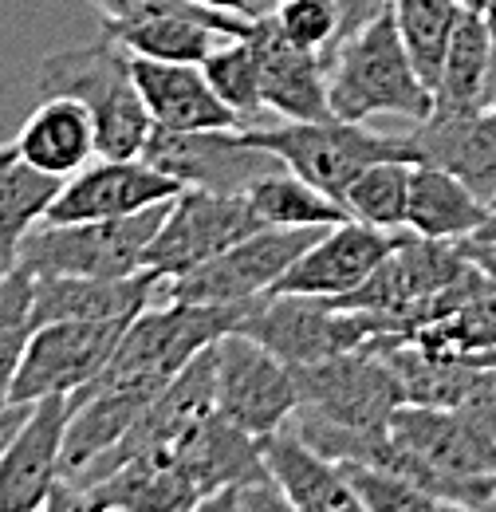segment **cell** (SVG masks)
<instances>
[{
    "instance_id": "cell-1",
    "label": "cell",
    "mask_w": 496,
    "mask_h": 512,
    "mask_svg": "<svg viewBox=\"0 0 496 512\" xmlns=\"http://www.w3.org/2000/svg\"><path fill=\"white\" fill-rule=\"evenodd\" d=\"M40 95H67L79 99L99 134V158H142L154 119L142 103V91L134 83V52L123 48L111 32L83 48H63L44 56Z\"/></svg>"
},
{
    "instance_id": "cell-2",
    "label": "cell",
    "mask_w": 496,
    "mask_h": 512,
    "mask_svg": "<svg viewBox=\"0 0 496 512\" xmlns=\"http://www.w3.org/2000/svg\"><path fill=\"white\" fill-rule=\"evenodd\" d=\"M327 103L335 119L363 123L374 115H402L426 123L434 115V91L410 60L394 12H382L363 32L347 36L327 60Z\"/></svg>"
},
{
    "instance_id": "cell-3",
    "label": "cell",
    "mask_w": 496,
    "mask_h": 512,
    "mask_svg": "<svg viewBox=\"0 0 496 512\" xmlns=\"http://www.w3.org/2000/svg\"><path fill=\"white\" fill-rule=\"evenodd\" d=\"M252 146L276 154L284 170L300 174L315 190L343 205V190L374 162H410L418 166L414 134H378L351 119H311V123H284V127H241Z\"/></svg>"
},
{
    "instance_id": "cell-4",
    "label": "cell",
    "mask_w": 496,
    "mask_h": 512,
    "mask_svg": "<svg viewBox=\"0 0 496 512\" xmlns=\"http://www.w3.org/2000/svg\"><path fill=\"white\" fill-rule=\"evenodd\" d=\"M170 213V201L130 217L107 221H40L24 245L20 264L32 276H130L142 272V253Z\"/></svg>"
},
{
    "instance_id": "cell-5",
    "label": "cell",
    "mask_w": 496,
    "mask_h": 512,
    "mask_svg": "<svg viewBox=\"0 0 496 512\" xmlns=\"http://www.w3.org/2000/svg\"><path fill=\"white\" fill-rule=\"evenodd\" d=\"M386 430L398 446V469L418 481L441 509H449V497L461 481L496 473V442L461 410L402 402Z\"/></svg>"
},
{
    "instance_id": "cell-6",
    "label": "cell",
    "mask_w": 496,
    "mask_h": 512,
    "mask_svg": "<svg viewBox=\"0 0 496 512\" xmlns=\"http://www.w3.org/2000/svg\"><path fill=\"white\" fill-rule=\"evenodd\" d=\"M213 375H217V414L237 430L264 442L284 430L300 406L296 375L280 363L264 343L245 331H229L213 343Z\"/></svg>"
},
{
    "instance_id": "cell-7",
    "label": "cell",
    "mask_w": 496,
    "mask_h": 512,
    "mask_svg": "<svg viewBox=\"0 0 496 512\" xmlns=\"http://www.w3.org/2000/svg\"><path fill=\"white\" fill-rule=\"evenodd\" d=\"M268 229L245 193H213V190H182L170 201V213L154 241L142 253V268H154L166 280H178L205 260L233 249L248 233Z\"/></svg>"
},
{
    "instance_id": "cell-8",
    "label": "cell",
    "mask_w": 496,
    "mask_h": 512,
    "mask_svg": "<svg viewBox=\"0 0 496 512\" xmlns=\"http://www.w3.org/2000/svg\"><path fill=\"white\" fill-rule=\"evenodd\" d=\"M134 323V320H130ZM123 320H56L40 323L28 339L20 371L12 379V402H36L48 394H75L91 386L123 343Z\"/></svg>"
},
{
    "instance_id": "cell-9",
    "label": "cell",
    "mask_w": 496,
    "mask_h": 512,
    "mask_svg": "<svg viewBox=\"0 0 496 512\" xmlns=\"http://www.w3.org/2000/svg\"><path fill=\"white\" fill-rule=\"evenodd\" d=\"M319 233L323 229H256L233 249L205 260L201 268L170 280L166 296L189 304H252L284 280V272L304 256Z\"/></svg>"
},
{
    "instance_id": "cell-10",
    "label": "cell",
    "mask_w": 496,
    "mask_h": 512,
    "mask_svg": "<svg viewBox=\"0 0 496 512\" xmlns=\"http://www.w3.org/2000/svg\"><path fill=\"white\" fill-rule=\"evenodd\" d=\"M292 375L300 390L296 410L347 430H386L390 414L402 406V390L390 367L367 347H351L308 367H292Z\"/></svg>"
},
{
    "instance_id": "cell-11",
    "label": "cell",
    "mask_w": 496,
    "mask_h": 512,
    "mask_svg": "<svg viewBox=\"0 0 496 512\" xmlns=\"http://www.w3.org/2000/svg\"><path fill=\"white\" fill-rule=\"evenodd\" d=\"M237 331L264 343L288 367H308L327 355L367 343L359 312L335 308L323 296H292V292H272L256 300L245 320L237 323Z\"/></svg>"
},
{
    "instance_id": "cell-12",
    "label": "cell",
    "mask_w": 496,
    "mask_h": 512,
    "mask_svg": "<svg viewBox=\"0 0 496 512\" xmlns=\"http://www.w3.org/2000/svg\"><path fill=\"white\" fill-rule=\"evenodd\" d=\"M142 158L182 182L186 190L213 193H245L272 170H284V162L260 146H252L241 127L225 130H158L150 134Z\"/></svg>"
},
{
    "instance_id": "cell-13",
    "label": "cell",
    "mask_w": 496,
    "mask_h": 512,
    "mask_svg": "<svg viewBox=\"0 0 496 512\" xmlns=\"http://www.w3.org/2000/svg\"><path fill=\"white\" fill-rule=\"evenodd\" d=\"M71 406V394H48L28 406V418L0 453V512L48 509V497L63 477Z\"/></svg>"
},
{
    "instance_id": "cell-14",
    "label": "cell",
    "mask_w": 496,
    "mask_h": 512,
    "mask_svg": "<svg viewBox=\"0 0 496 512\" xmlns=\"http://www.w3.org/2000/svg\"><path fill=\"white\" fill-rule=\"evenodd\" d=\"M186 190L146 158H99L87 162L79 174H71L60 186L56 201L48 205L44 221H107V217H130L150 205L174 201Z\"/></svg>"
},
{
    "instance_id": "cell-15",
    "label": "cell",
    "mask_w": 496,
    "mask_h": 512,
    "mask_svg": "<svg viewBox=\"0 0 496 512\" xmlns=\"http://www.w3.org/2000/svg\"><path fill=\"white\" fill-rule=\"evenodd\" d=\"M402 237H406V229L394 233V229H378V225L355 221V217L327 225L304 249V256L284 272V280L272 292L339 300V296L355 292L374 268L402 245Z\"/></svg>"
},
{
    "instance_id": "cell-16",
    "label": "cell",
    "mask_w": 496,
    "mask_h": 512,
    "mask_svg": "<svg viewBox=\"0 0 496 512\" xmlns=\"http://www.w3.org/2000/svg\"><path fill=\"white\" fill-rule=\"evenodd\" d=\"M166 276L154 268L130 276H36L32 320H138L146 308L166 304Z\"/></svg>"
},
{
    "instance_id": "cell-17",
    "label": "cell",
    "mask_w": 496,
    "mask_h": 512,
    "mask_svg": "<svg viewBox=\"0 0 496 512\" xmlns=\"http://www.w3.org/2000/svg\"><path fill=\"white\" fill-rule=\"evenodd\" d=\"M248 40L256 44V56H260V83H264V107L268 111H276L288 123L331 119L327 60L319 52L296 48L292 40H284L280 28L272 24L268 8L252 20Z\"/></svg>"
},
{
    "instance_id": "cell-18",
    "label": "cell",
    "mask_w": 496,
    "mask_h": 512,
    "mask_svg": "<svg viewBox=\"0 0 496 512\" xmlns=\"http://www.w3.org/2000/svg\"><path fill=\"white\" fill-rule=\"evenodd\" d=\"M252 20L237 16V12H225V8L197 4V8H182V12L142 16L130 24H103V32H111L123 48H130L134 56H146V60L205 64L225 40L248 36Z\"/></svg>"
},
{
    "instance_id": "cell-19",
    "label": "cell",
    "mask_w": 496,
    "mask_h": 512,
    "mask_svg": "<svg viewBox=\"0 0 496 512\" xmlns=\"http://www.w3.org/2000/svg\"><path fill=\"white\" fill-rule=\"evenodd\" d=\"M134 83L158 130H225L241 127L233 107L213 91L201 64H170L134 56Z\"/></svg>"
},
{
    "instance_id": "cell-20",
    "label": "cell",
    "mask_w": 496,
    "mask_h": 512,
    "mask_svg": "<svg viewBox=\"0 0 496 512\" xmlns=\"http://www.w3.org/2000/svg\"><path fill=\"white\" fill-rule=\"evenodd\" d=\"M264 465L284 489L288 505L296 512H359V493L351 489L339 461L308 446L292 426L268 434L260 442Z\"/></svg>"
},
{
    "instance_id": "cell-21",
    "label": "cell",
    "mask_w": 496,
    "mask_h": 512,
    "mask_svg": "<svg viewBox=\"0 0 496 512\" xmlns=\"http://www.w3.org/2000/svg\"><path fill=\"white\" fill-rule=\"evenodd\" d=\"M16 154L40 174L67 182L99 158V134L91 111L67 95H40V107L16 134Z\"/></svg>"
},
{
    "instance_id": "cell-22",
    "label": "cell",
    "mask_w": 496,
    "mask_h": 512,
    "mask_svg": "<svg viewBox=\"0 0 496 512\" xmlns=\"http://www.w3.org/2000/svg\"><path fill=\"white\" fill-rule=\"evenodd\" d=\"M489 213L493 205L453 170L430 166V162H418L410 170V209H406L410 233L426 241L461 245L489 221Z\"/></svg>"
},
{
    "instance_id": "cell-23",
    "label": "cell",
    "mask_w": 496,
    "mask_h": 512,
    "mask_svg": "<svg viewBox=\"0 0 496 512\" xmlns=\"http://www.w3.org/2000/svg\"><path fill=\"white\" fill-rule=\"evenodd\" d=\"M422 162L465 178L496 209V103L465 119H426L410 130Z\"/></svg>"
},
{
    "instance_id": "cell-24",
    "label": "cell",
    "mask_w": 496,
    "mask_h": 512,
    "mask_svg": "<svg viewBox=\"0 0 496 512\" xmlns=\"http://www.w3.org/2000/svg\"><path fill=\"white\" fill-rule=\"evenodd\" d=\"M493 67V32L481 12H465L434 83V119H465L485 107Z\"/></svg>"
},
{
    "instance_id": "cell-25",
    "label": "cell",
    "mask_w": 496,
    "mask_h": 512,
    "mask_svg": "<svg viewBox=\"0 0 496 512\" xmlns=\"http://www.w3.org/2000/svg\"><path fill=\"white\" fill-rule=\"evenodd\" d=\"M252 213L272 225V229H327L347 221V209L327 197L323 190H315L311 182H304L292 170H272L260 182H252L245 190Z\"/></svg>"
},
{
    "instance_id": "cell-26",
    "label": "cell",
    "mask_w": 496,
    "mask_h": 512,
    "mask_svg": "<svg viewBox=\"0 0 496 512\" xmlns=\"http://www.w3.org/2000/svg\"><path fill=\"white\" fill-rule=\"evenodd\" d=\"M60 186V178L40 174L24 158H16L0 174V276L20 264L24 237L48 217V205L56 201Z\"/></svg>"
},
{
    "instance_id": "cell-27",
    "label": "cell",
    "mask_w": 496,
    "mask_h": 512,
    "mask_svg": "<svg viewBox=\"0 0 496 512\" xmlns=\"http://www.w3.org/2000/svg\"><path fill=\"white\" fill-rule=\"evenodd\" d=\"M390 12H394L398 36L418 67L422 83L434 91L441 60L449 52V40H453L465 8L457 0H390Z\"/></svg>"
},
{
    "instance_id": "cell-28",
    "label": "cell",
    "mask_w": 496,
    "mask_h": 512,
    "mask_svg": "<svg viewBox=\"0 0 496 512\" xmlns=\"http://www.w3.org/2000/svg\"><path fill=\"white\" fill-rule=\"evenodd\" d=\"M410 162H374L367 166L347 190L343 209L355 221H367L378 229H406V209H410Z\"/></svg>"
},
{
    "instance_id": "cell-29",
    "label": "cell",
    "mask_w": 496,
    "mask_h": 512,
    "mask_svg": "<svg viewBox=\"0 0 496 512\" xmlns=\"http://www.w3.org/2000/svg\"><path fill=\"white\" fill-rule=\"evenodd\" d=\"M201 67H205V79L213 83V91L225 99V107H233L241 127H256V119L268 111L264 107V83H260L256 44L248 36L225 40Z\"/></svg>"
},
{
    "instance_id": "cell-30",
    "label": "cell",
    "mask_w": 496,
    "mask_h": 512,
    "mask_svg": "<svg viewBox=\"0 0 496 512\" xmlns=\"http://www.w3.org/2000/svg\"><path fill=\"white\" fill-rule=\"evenodd\" d=\"M32 300H36V276L24 264L0 276V398H8L20 359L28 351V339L36 331Z\"/></svg>"
},
{
    "instance_id": "cell-31",
    "label": "cell",
    "mask_w": 496,
    "mask_h": 512,
    "mask_svg": "<svg viewBox=\"0 0 496 512\" xmlns=\"http://www.w3.org/2000/svg\"><path fill=\"white\" fill-rule=\"evenodd\" d=\"M343 473L351 481V489L359 493L363 512H430L441 509L434 497L410 481L398 469H382V465H363V461H343Z\"/></svg>"
},
{
    "instance_id": "cell-32",
    "label": "cell",
    "mask_w": 496,
    "mask_h": 512,
    "mask_svg": "<svg viewBox=\"0 0 496 512\" xmlns=\"http://www.w3.org/2000/svg\"><path fill=\"white\" fill-rule=\"evenodd\" d=\"M268 16L296 48L319 52L323 60H331V52L339 48V12L331 0H276Z\"/></svg>"
},
{
    "instance_id": "cell-33",
    "label": "cell",
    "mask_w": 496,
    "mask_h": 512,
    "mask_svg": "<svg viewBox=\"0 0 496 512\" xmlns=\"http://www.w3.org/2000/svg\"><path fill=\"white\" fill-rule=\"evenodd\" d=\"M292 509L284 489L276 485L272 473H260V477H245V481H233L225 489H217L213 497L201 501V512H284Z\"/></svg>"
},
{
    "instance_id": "cell-34",
    "label": "cell",
    "mask_w": 496,
    "mask_h": 512,
    "mask_svg": "<svg viewBox=\"0 0 496 512\" xmlns=\"http://www.w3.org/2000/svg\"><path fill=\"white\" fill-rule=\"evenodd\" d=\"M481 434H489L496 442V363H481L477 367V379L469 386L465 402L457 406Z\"/></svg>"
},
{
    "instance_id": "cell-35",
    "label": "cell",
    "mask_w": 496,
    "mask_h": 512,
    "mask_svg": "<svg viewBox=\"0 0 496 512\" xmlns=\"http://www.w3.org/2000/svg\"><path fill=\"white\" fill-rule=\"evenodd\" d=\"M103 24H130L142 16H158V12H182V8H197V0H87Z\"/></svg>"
},
{
    "instance_id": "cell-36",
    "label": "cell",
    "mask_w": 496,
    "mask_h": 512,
    "mask_svg": "<svg viewBox=\"0 0 496 512\" xmlns=\"http://www.w3.org/2000/svg\"><path fill=\"white\" fill-rule=\"evenodd\" d=\"M339 12V44L355 32H363L371 20H378L382 12H390V0H331Z\"/></svg>"
},
{
    "instance_id": "cell-37",
    "label": "cell",
    "mask_w": 496,
    "mask_h": 512,
    "mask_svg": "<svg viewBox=\"0 0 496 512\" xmlns=\"http://www.w3.org/2000/svg\"><path fill=\"white\" fill-rule=\"evenodd\" d=\"M28 406L32 402H12V398H0V453L12 442V434L20 430V422L28 418Z\"/></svg>"
},
{
    "instance_id": "cell-38",
    "label": "cell",
    "mask_w": 496,
    "mask_h": 512,
    "mask_svg": "<svg viewBox=\"0 0 496 512\" xmlns=\"http://www.w3.org/2000/svg\"><path fill=\"white\" fill-rule=\"evenodd\" d=\"M461 253L496 280V241H461Z\"/></svg>"
},
{
    "instance_id": "cell-39",
    "label": "cell",
    "mask_w": 496,
    "mask_h": 512,
    "mask_svg": "<svg viewBox=\"0 0 496 512\" xmlns=\"http://www.w3.org/2000/svg\"><path fill=\"white\" fill-rule=\"evenodd\" d=\"M197 4H209V8H225V12H237V16H260L268 4L264 0H197Z\"/></svg>"
},
{
    "instance_id": "cell-40",
    "label": "cell",
    "mask_w": 496,
    "mask_h": 512,
    "mask_svg": "<svg viewBox=\"0 0 496 512\" xmlns=\"http://www.w3.org/2000/svg\"><path fill=\"white\" fill-rule=\"evenodd\" d=\"M469 241H496V209L489 213V221H485V225H481V229H477Z\"/></svg>"
},
{
    "instance_id": "cell-41",
    "label": "cell",
    "mask_w": 496,
    "mask_h": 512,
    "mask_svg": "<svg viewBox=\"0 0 496 512\" xmlns=\"http://www.w3.org/2000/svg\"><path fill=\"white\" fill-rule=\"evenodd\" d=\"M16 158H20V154H16V142H0V174H4Z\"/></svg>"
},
{
    "instance_id": "cell-42",
    "label": "cell",
    "mask_w": 496,
    "mask_h": 512,
    "mask_svg": "<svg viewBox=\"0 0 496 512\" xmlns=\"http://www.w3.org/2000/svg\"><path fill=\"white\" fill-rule=\"evenodd\" d=\"M465 12H481V16H489V8H493L496 0H457Z\"/></svg>"
},
{
    "instance_id": "cell-43",
    "label": "cell",
    "mask_w": 496,
    "mask_h": 512,
    "mask_svg": "<svg viewBox=\"0 0 496 512\" xmlns=\"http://www.w3.org/2000/svg\"><path fill=\"white\" fill-rule=\"evenodd\" d=\"M485 20H489V32H493V48H496V4L489 8V16H485Z\"/></svg>"
},
{
    "instance_id": "cell-44",
    "label": "cell",
    "mask_w": 496,
    "mask_h": 512,
    "mask_svg": "<svg viewBox=\"0 0 496 512\" xmlns=\"http://www.w3.org/2000/svg\"><path fill=\"white\" fill-rule=\"evenodd\" d=\"M485 363H496V351H493V355H489V359H485Z\"/></svg>"
},
{
    "instance_id": "cell-45",
    "label": "cell",
    "mask_w": 496,
    "mask_h": 512,
    "mask_svg": "<svg viewBox=\"0 0 496 512\" xmlns=\"http://www.w3.org/2000/svg\"><path fill=\"white\" fill-rule=\"evenodd\" d=\"M264 4H268V0H264ZM272 4H276V0H272Z\"/></svg>"
}]
</instances>
